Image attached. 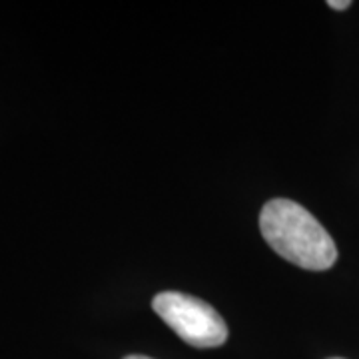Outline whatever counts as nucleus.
<instances>
[{"mask_svg":"<svg viewBox=\"0 0 359 359\" xmlns=\"http://www.w3.org/2000/svg\"><path fill=\"white\" fill-rule=\"evenodd\" d=\"M259 230L269 248L294 266L321 271L337 259L334 238L294 200H269L259 214Z\"/></svg>","mask_w":359,"mask_h":359,"instance_id":"obj_1","label":"nucleus"},{"mask_svg":"<svg viewBox=\"0 0 359 359\" xmlns=\"http://www.w3.org/2000/svg\"><path fill=\"white\" fill-rule=\"evenodd\" d=\"M332 359H341V358H332Z\"/></svg>","mask_w":359,"mask_h":359,"instance_id":"obj_5","label":"nucleus"},{"mask_svg":"<svg viewBox=\"0 0 359 359\" xmlns=\"http://www.w3.org/2000/svg\"><path fill=\"white\" fill-rule=\"evenodd\" d=\"M327 6H332L334 11H346V8H349V6H351V2H349V0H344V2L330 0V2H327Z\"/></svg>","mask_w":359,"mask_h":359,"instance_id":"obj_3","label":"nucleus"},{"mask_svg":"<svg viewBox=\"0 0 359 359\" xmlns=\"http://www.w3.org/2000/svg\"><path fill=\"white\" fill-rule=\"evenodd\" d=\"M124 359H152V358H146V355H128V358Z\"/></svg>","mask_w":359,"mask_h":359,"instance_id":"obj_4","label":"nucleus"},{"mask_svg":"<svg viewBox=\"0 0 359 359\" xmlns=\"http://www.w3.org/2000/svg\"><path fill=\"white\" fill-rule=\"evenodd\" d=\"M152 308L172 332L188 346L219 347L228 339V325L204 299L180 292H162L152 299Z\"/></svg>","mask_w":359,"mask_h":359,"instance_id":"obj_2","label":"nucleus"}]
</instances>
